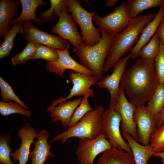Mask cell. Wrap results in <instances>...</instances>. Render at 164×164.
Returning <instances> with one entry per match:
<instances>
[{"label":"cell","mask_w":164,"mask_h":164,"mask_svg":"<svg viewBox=\"0 0 164 164\" xmlns=\"http://www.w3.org/2000/svg\"><path fill=\"white\" fill-rule=\"evenodd\" d=\"M159 84L154 59L141 58L125 71L120 87L130 101L138 107L150 100Z\"/></svg>","instance_id":"1"},{"label":"cell","mask_w":164,"mask_h":164,"mask_svg":"<svg viewBox=\"0 0 164 164\" xmlns=\"http://www.w3.org/2000/svg\"><path fill=\"white\" fill-rule=\"evenodd\" d=\"M156 15L148 14L132 19L123 30L114 35L104 63V71L107 72L113 68L124 55L130 51L137 42L144 28Z\"/></svg>","instance_id":"2"},{"label":"cell","mask_w":164,"mask_h":164,"mask_svg":"<svg viewBox=\"0 0 164 164\" xmlns=\"http://www.w3.org/2000/svg\"><path fill=\"white\" fill-rule=\"evenodd\" d=\"M101 38L96 44L89 46L84 43L73 46L75 55L79 63L90 70L98 80L104 77V66L114 36L101 33Z\"/></svg>","instance_id":"3"},{"label":"cell","mask_w":164,"mask_h":164,"mask_svg":"<svg viewBox=\"0 0 164 164\" xmlns=\"http://www.w3.org/2000/svg\"><path fill=\"white\" fill-rule=\"evenodd\" d=\"M104 110L103 106H97L85 115L74 126L57 134L49 143L60 141L61 143H64L68 139L73 137L90 139L96 138L101 134L102 117Z\"/></svg>","instance_id":"4"},{"label":"cell","mask_w":164,"mask_h":164,"mask_svg":"<svg viewBox=\"0 0 164 164\" xmlns=\"http://www.w3.org/2000/svg\"><path fill=\"white\" fill-rule=\"evenodd\" d=\"M69 12L75 22L80 26L84 43L92 46L97 44L101 38L100 31L93 23L94 11L89 12L81 5L80 0H67Z\"/></svg>","instance_id":"5"},{"label":"cell","mask_w":164,"mask_h":164,"mask_svg":"<svg viewBox=\"0 0 164 164\" xmlns=\"http://www.w3.org/2000/svg\"><path fill=\"white\" fill-rule=\"evenodd\" d=\"M131 19L128 4L126 2L116 6L113 12L103 17L95 13L93 17V21L101 33L114 35L123 30Z\"/></svg>","instance_id":"6"},{"label":"cell","mask_w":164,"mask_h":164,"mask_svg":"<svg viewBox=\"0 0 164 164\" xmlns=\"http://www.w3.org/2000/svg\"><path fill=\"white\" fill-rule=\"evenodd\" d=\"M121 119L120 114L113 108L109 107L102 115L101 134L108 140L112 148L124 151L133 155L127 141L121 134L120 125Z\"/></svg>","instance_id":"7"},{"label":"cell","mask_w":164,"mask_h":164,"mask_svg":"<svg viewBox=\"0 0 164 164\" xmlns=\"http://www.w3.org/2000/svg\"><path fill=\"white\" fill-rule=\"evenodd\" d=\"M111 148L103 134L93 139H79L76 152L79 164H94V161L97 155Z\"/></svg>","instance_id":"8"},{"label":"cell","mask_w":164,"mask_h":164,"mask_svg":"<svg viewBox=\"0 0 164 164\" xmlns=\"http://www.w3.org/2000/svg\"><path fill=\"white\" fill-rule=\"evenodd\" d=\"M27 42H32L54 49L65 50L69 43L59 36L48 33L40 30L30 20L25 21L23 24L22 34Z\"/></svg>","instance_id":"9"},{"label":"cell","mask_w":164,"mask_h":164,"mask_svg":"<svg viewBox=\"0 0 164 164\" xmlns=\"http://www.w3.org/2000/svg\"><path fill=\"white\" fill-rule=\"evenodd\" d=\"M68 77L69 80L73 84L69 94L65 98L62 97L54 100L52 105L46 109L47 111L59 103L70 100L73 97H80L87 94H90L93 96L94 91L90 87L96 84L98 81L95 76L72 70L68 74Z\"/></svg>","instance_id":"10"},{"label":"cell","mask_w":164,"mask_h":164,"mask_svg":"<svg viewBox=\"0 0 164 164\" xmlns=\"http://www.w3.org/2000/svg\"><path fill=\"white\" fill-rule=\"evenodd\" d=\"M130 57L129 54L120 59L114 66L112 73L104 77L97 83L99 87L107 89L109 91L110 95L109 107L114 108L118 98L121 79L126 70L127 63Z\"/></svg>","instance_id":"11"},{"label":"cell","mask_w":164,"mask_h":164,"mask_svg":"<svg viewBox=\"0 0 164 164\" xmlns=\"http://www.w3.org/2000/svg\"><path fill=\"white\" fill-rule=\"evenodd\" d=\"M71 46L70 43H69L65 50L56 49L58 58L54 62L46 61L45 66L47 69L50 72L61 77H63L66 70H71L81 73L93 75L91 70L77 62L70 56L69 50Z\"/></svg>","instance_id":"12"},{"label":"cell","mask_w":164,"mask_h":164,"mask_svg":"<svg viewBox=\"0 0 164 164\" xmlns=\"http://www.w3.org/2000/svg\"><path fill=\"white\" fill-rule=\"evenodd\" d=\"M114 109L120 115L122 131L129 134L138 141L136 124L134 119V114L136 107L126 98L124 89L120 87L119 94Z\"/></svg>","instance_id":"13"},{"label":"cell","mask_w":164,"mask_h":164,"mask_svg":"<svg viewBox=\"0 0 164 164\" xmlns=\"http://www.w3.org/2000/svg\"><path fill=\"white\" fill-rule=\"evenodd\" d=\"M67 10L60 13L56 23L51 27V32L56 34L69 41L73 46L84 43L82 37L78 31L76 23Z\"/></svg>","instance_id":"14"},{"label":"cell","mask_w":164,"mask_h":164,"mask_svg":"<svg viewBox=\"0 0 164 164\" xmlns=\"http://www.w3.org/2000/svg\"><path fill=\"white\" fill-rule=\"evenodd\" d=\"M133 117L137 125L138 141L143 145H149L151 136L157 127L155 118L145 105L136 107Z\"/></svg>","instance_id":"15"},{"label":"cell","mask_w":164,"mask_h":164,"mask_svg":"<svg viewBox=\"0 0 164 164\" xmlns=\"http://www.w3.org/2000/svg\"><path fill=\"white\" fill-rule=\"evenodd\" d=\"M37 134L36 129L29 123H25L18 129V135L22 142L19 148L11 153L14 161H18L19 164H26L29 158L31 145L36 138Z\"/></svg>","instance_id":"16"},{"label":"cell","mask_w":164,"mask_h":164,"mask_svg":"<svg viewBox=\"0 0 164 164\" xmlns=\"http://www.w3.org/2000/svg\"><path fill=\"white\" fill-rule=\"evenodd\" d=\"M50 136L48 132L42 129L37 133L36 141H34L33 149L30 152L29 157L31 160V164H45L46 160L54 155L50 151L51 146L48 143Z\"/></svg>","instance_id":"17"},{"label":"cell","mask_w":164,"mask_h":164,"mask_svg":"<svg viewBox=\"0 0 164 164\" xmlns=\"http://www.w3.org/2000/svg\"><path fill=\"white\" fill-rule=\"evenodd\" d=\"M164 19V6L160 7L155 17L148 23L142 30L138 40L130 51V58L135 59L138 56L141 49L150 40L156 33L161 22Z\"/></svg>","instance_id":"18"},{"label":"cell","mask_w":164,"mask_h":164,"mask_svg":"<svg viewBox=\"0 0 164 164\" xmlns=\"http://www.w3.org/2000/svg\"><path fill=\"white\" fill-rule=\"evenodd\" d=\"M82 99V98L80 97L72 101L62 102L52 108L49 111L50 113L51 121L56 122L60 121L64 128H68L73 113Z\"/></svg>","instance_id":"19"},{"label":"cell","mask_w":164,"mask_h":164,"mask_svg":"<svg viewBox=\"0 0 164 164\" xmlns=\"http://www.w3.org/2000/svg\"><path fill=\"white\" fill-rule=\"evenodd\" d=\"M20 3V0L0 1V37H2L9 30L10 23L17 11Z\"/></svg>","instance_id":"20"},{"label":"cell","mask_w":164,"mask_h":164,"mask_svg":"<svg viewBox=\"0 0 164 164\" xmlns=\"http://www.w3.org/2000/svg\"><path fill=\"white\" fill-rule=\"evenodd\" d=\"M122 135L132 151L136 164H147L149 159L155 153L152 146L140 145L125 131H122Z\"/></svg>","instance_id":"21"},{"label":"cell","mask_w":164,"mask_h":164,"mask_svg":"<svg viewBox=\"0 0 164 164\" xmlns=\"http://www.w3.org/2000/svg\"><path fill=\"white\" fill-rule=\"evenodd\" d=\"M95 164L136 163L132 155L123 150L112 148L103 152Z\"/></svg>","instance_id":"22"},{"label":"cell","mask_w":164,"mask_h":164,"mask_svg":"<svg viewBox=\"0 0 164 164\" xmlns=\"http://www.w3.org/2000/svg\"><path fill=\"white\" fill-rule=\"evenodd\" d=\"M22 5V12L19 16L12 20L10 25L24 21L34 20L37 24L43 23L36 16L35 12L37 8L41 5H46L47 3L42 0H20Z\"/></svg>","instance_id":"23"},{"label":"cell","mask_w":164,"mask_h":164,"mask_svg":"<svg viewBox=\"0 0 164 164\" xmlns=\"http://www.w3.org/2000/svg\"><path fill=\"white\" fill-rule=\"evenodd\" d=\"M23 24L22 22L14 24L3 36L4 41L0 47V59L9 56L15 45L14 40L16 35L22 34Z\"/></svg>","instance_id":"24"},{"label":"cell","mask_w":164,"mask_h":164,"mask_svg":"<svg viewBox=\"0 0 164 164\" xmlns=\"http://www.w3.org/2000/svg\"><path fill=\"white\" fill-rule=\"evenodd\" d=\"M51 6L48 10H45L44 12L37 10V12L39 19L43 22H50L54 19H59L61 12L65 10L68 12L69 9L67 0H50Z\"/></svg>","instance_id":"25"},{"label":"cell","mask_w":164,"mask_h":164,"mask_svg":"<svg viewBox=\"0 0 164 164\" xmlns=\"http://www.w3.org/2000/svg\"><path fill=\"white\" fill-rule=\"evenodd\" d=\"M128 2L131 19L147 9L164 6V0H129Z\"/></svg>","instance_id":"26"},{"label":"cell","mask_w":164,"mask_h":164,"mask_svg":"<svg viewBox=\"0 0 164 164\" xmlns=\"http://www.w3.org/2000/svg\"><path fill=\"white\" fill-rule=\"evenodd\" d=\"M146 107L155 118L161 111L164 107V84H159Z\"/></svg>","instance_id":"27"},{"label":"cell","mask_w":164,"mask_h":164,"mask_svg":"<svg viewBox=\"0 0 164 164\" xmlns=\"http://www.w3.org/2000/svg\"><path fill=\"white\" fill-rule=\"evenodd\" d=\"M160 43V39L156 32L149 42L140 50L138 56L145 59H154L159 51Z\"/></svg>","instance_id":"28"},{"label":"cell","mask_w":164,"mask_h":164,"mask_svg":"<svg viewBox=\"0 0 164 164\" xmlns=\"http://www.w3.org/2000/svg\"><path fill=\"white\" fill-rule=\"evenodd\" d=\"M93 97L90 94H87L83 96L80 104L73 113L69 124L68 128L74 126L87 113L94 110L90 105L88 100L89 97Z\"/></svg>","instance_id":"29"},{"label":"cell","mask_w":164,"mask_h":164,"mask_svg":"<svg viewBox=\"0 0 164 164\" xmlns=\"http://www.w3.org/2000/svg\"><path fill=\"white\" fill-rule=\"evenodd\" d=\"M0 113L5 117L12 114H19L27 117L29 119L32 115L30 110H26L19 103L12 101L7 102L0 101Z\"/></svg>","instance_id":"30"},{"label":"cell","mask_w":164,"mask_h":164,"mask_svg":"<svg viewBox=\"0 0 164 164\" xmlns=\"http://www.w3.org/2000/svg\"><path fill=\"white\" fill-rule=\"evenodd\" d=\"M10 135L5 133L0 136V164H16L11 160L10 156L12 149Z\"/></svg>","instance_id":"31"},{"label":"cell","mask_w":164,"mask_h":164,"mask_svg":"<svg viewBox=\"0 0 164 164\" xmlns=\"http://www.w3.org/2000/svg\"><path fill=\"white\" fill-rule=\"evenodd\" d=\"M36 51L35 43L27 42L23 50L12 59L14 65L23 64L29 60H32Z\"/></svg>","instance_id":"32"},{"label":"cell","mask_w":164,"mask_h":164,"mask_svg":"<svg viewBox=\"0 0 164 164\" xmlns=\"http://www.w3.org/2000/svg\"><path fill=\"white\" fill-rule=\"evenodd\" d=\"M0 88L1 91V97L2 101L7 102L14 101L20 104L26 110H28V107L15 94L12 87L1 77Z\"/></svg>","instance_id":"33"},{"label":"cell","mask_w":164,"mask_h":164,"mask_svg":"<svg viewBox=\"0 0 164 164\" xmlns=\"http://www.w3.org/2000/svg\"><path fill=\"white\" fill-rule=\"evenodd\" d=\"M149 143L155 153L164 151V121L151 135Z\"/></svg>","instance_id":"34"},{"label":"cell","mask_w":164,"mask_h":164,"mask_svg":"<svg viewBox=\"0 0 164 164\" xmlns=\"http://www.w3.org/2000/svg\"><path fill=\"white\" fill-rule=\"evenodd\" d=\"M35 43L36 51L32 60L41 59L48 61L54 62L58 60L59 56L56 49L39 43Z\"/></svg>","instance_id":"35"},{"label":"cell","mask_w":164,"mask_h":164,"mask_svg":"<svg viewBox=\"0 0 164 164\" xmlns=\"http://www.w3.org/2000/svg\"><path fill=\"white\" fill-rule=\"evenodd\" d=\"M154 61L159 83L164 84V47L161 41L159 51L154 58Z\"/></svg>","instance_id":"36"},{"label":"cell","mask_w":164,"mask_h":164,"mask_svg":"<svg viewBox=\"0 0 164 164\" xmlns=\"http://www.w3.org/2000/svg\"><path fill=\"white\" fill-rule=\"evenodd\" d=\"M156 32L158 35L164 47V19L159 25Z\"/></svg>","instance_id":"37"},{"label":"cell","mask_w":164,"mask_h":164,"mask_svg":"<svg viewBox=\"0 0 164 164\" xmlns=\"http://www.w3.org/2000/svg\"><path fill=\"white\" fill-rule=\"evenodd\" d=\"M157 126H159L164 121V107L161 111L155 118Z\"/></svg>","instance_id":"38"},{"label":"cell","mask_w":164,"mask_h":164,"mask_svg":"<svg viewBox=\"0 0 164 164\" xmlns=\"http://www.w3.org/2000/svg\"><path fill=\"white\" fill-rule=\"evenodd\" d=\"M105 2L104 6L106 7H112L114 6L118 1L117 0H106L104 1Z\"/></svg>","instance_id":"39"},{"label":"cell","mask_w":164,"mask_h":164,"mask_svg":"<svg viewBox=\"0 0 164 164\" xmlns=\"http://www.w3.org/2000/svg\"><path fill=\"white\" fill-rule=\"evenodd\" d=\"M153 156L161 158L162 159V164H164V151L155 153Z\"/></svg>","instance_id":"40"},{"label":"cell","mask_w":164,"mask_h":164,"mask_svg":"<svg viewBox=\"0 0 164 164\" xmlns=\"http://www.w3.org/2000/svg\"><path fill=\"white\" fill-rule=\"evenodd\" d=\"M87 3L90 6L91 8L92 7V6L91 4L89 2L88 0H83Z\"/></svg>","instance_id":"41"}]
</instances>
